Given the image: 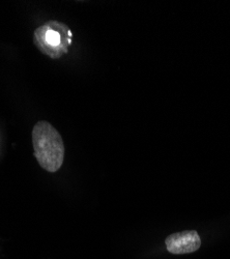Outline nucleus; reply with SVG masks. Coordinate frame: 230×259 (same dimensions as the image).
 <instances>
[{
    "instance_id": "obj_2",
    "label": "nucleus",
    "mask_w": 230,
    "mask_h": 259,
    "mask_svg": "<svg viewBox=\"0 0 230 259\" xmlns=\"http://www.w3.org/2000/svg\"><path fill=\"white\" fill-rule=\"evenodd\" d=\"M73 33L68 25L59 21H49L34 30L33 42L44 55L58 59L68 53Z\"/></svg>"
},
{
    "instance_id": "obj_1",
    "label": "nucleus",
    "mask_w": 230,
    "mask_h": 259,
    "mask_svg": "<svg viewBox=\"0 0 230 259\" xmlns=\"http://www.w3.org/2000/svg\"><path fill=\"white\" fill-rule=\"evenodd\" d=\"M34 157L38 165L51 174L58 171L65 161V144L57 130L48 121H37L31 132Z\"/></svg>"
},
{
    "instance_id": "obj_3",
    "label": "nucleus",
    "mask_w": 230,
    "mask_h": 259,
    "mask_svg": "<svg viewBox=\"0 0 230 259\" xmlns=\"http://www.w3.org/2000/svg\"><path fill=\"white\" fill-rule=\"evenodd\" d=\"M165 244L171 254H190L201 247V240L196 230H186L170 234Z\"/></svg>"
}]
</instances>
